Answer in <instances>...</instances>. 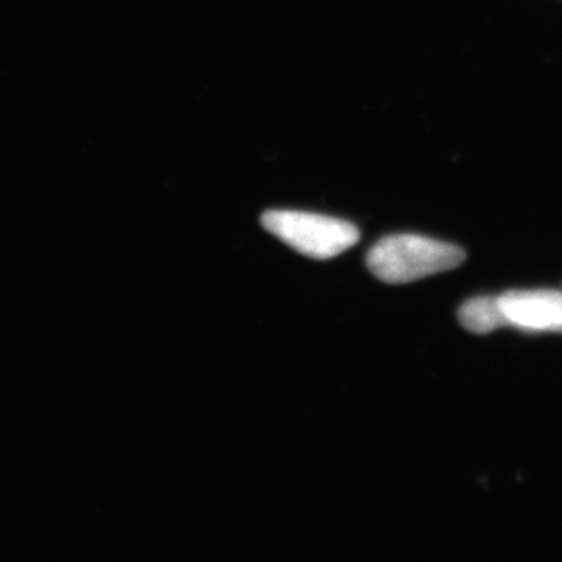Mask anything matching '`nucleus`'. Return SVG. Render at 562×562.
Segmentation results:
<instances>
[{
  "mask_svg": "<svg viewBox=\"0 0 562 562\" xmlns=\"http://www.w3.org/2000/svg\"><path fill=\"white\" fill-rule=\"evenodd\" d=\"M261 224L266 232L313 260H331L360 241V231L350 222L305 211H268Z\"/></svg>",
  "mask_w": 562,
  "mask_h": 562,
  "instance_id": "2",
  "label": "nucleus"
},
{
  "mask_svg": "<svg viewBox=\"0 0 562 562\" xmlns=\"http://www.w3.org/2000/svg\"><path fill=\"white\" fill-rule=\"evenodd\" d=\"M462 327L476 335H487L506 327L498 297H476L465 302L458 313Z\"/></svg>",
  "mask_w": 562,
  "mask_h": 562,
  "instance_id": "4",
  "label": "nucleus"
},
{
  "mask_svg": "<svg viewBox=\"0 0 562 562\" xmlns=\"http://www.w3.org/2000/svg\"><path fill=\"white\" fill-rule=\"evenodd\" d=\"M506 327L527 333H562V292L509 291L498 295Z\"/></svg>",
  "mask_w": 562,
  "mask_h": 562,
  "instance_id": "3",
  "label": "nucleus"
},
{
  "mask_svg": "<svg viewBox=\"0 0 562 562\" xmlns=\"http://www.w3.org/2000/svg\"><path fill=\"white\" fill-rule=\"evenodd\" d=\"M464 250L419 235H392L375 244L366 258L369 271L390 284L412 283L460 268Z\"/></svg>",
  "mask_w": 562,
  "mask_h": 562,
  "instance_id": "1",
  "label": "nucleus"
}]
</instances>
